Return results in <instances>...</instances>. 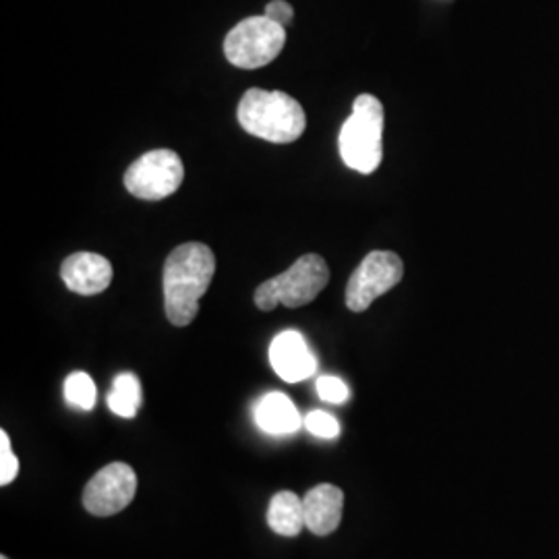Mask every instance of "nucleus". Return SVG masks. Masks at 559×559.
<instances>
[{
	"label": "nucleus",
	"mask_w": 559,
	"mask_h": 559,
	"mask_svg": "<svg viewBox=\"0 0 559 559\" xmlns=\"http://www.w3.org/2000/svg\"><path fill=\"white\" fill-rule=\"evenodd\" d=\"M60 278L75 295H100L112 282V263L98 253H73L62 261Z\"/></svg>",
	"instance_id": "obj_10"
},
{
	"label": "nucleus",
	"mask_w": 559,
	"mask_h": 559,
	"mask_svg": "<svg viewBox=\"0 0 559 559\" xmlns=\"http://www.w3.org/2000/svg\"><path fill=\"white\" fill-rule=\"evenodd\" d=\"M255 420L261 429L270 436H290L299 431L302 419H300L297 406L290 402L288 396L272 392L260 400L255 408Z\"/></svg>",
	"instance_id": "obj_12"
},
{
	"label": "nucleus",
	"mask_w": 559,
	"mask_h": 559,
	"mask_svg": "<svg viewBox=\"0 0 559 559\" xmlns=\"http://www.w3.org/2000/svg\"><path fill=\"white\" fill-rule=\"evenodd\" d=\"M20 473V460L13 454L7 431H0V485H11Z\"/></svg>",
	"instance_id": "obj_17"
},
{
	"label": "nucleus",
	"mask_w": 559,
	"mask_h": 559,
	"mask_svg": "<svg viewBox=\"0 0 559 559\" xmlns=\"http://www.w3.org/2000/svg\"><path fill=\"white\" fill-rule=\"evenodd\" d=\"M267 524L280 537H297L305 528V503L293 491H280L270 501Z\"/></svg>",
	"instance_id": "obj_13"
},
{
	"label": "nucleus",
	"mask_w": 559,
	"mask_h": 559,
	"mask_svg": "<svg viewBox=\"0 0 559 559\" xmlns=\"http://www.w3.org/2000/svg\"><path fill=\"white\" fill-rule=\"evenodd\" d=\"M270 362L280 378L288 383H299L318 371V359L307 340L295 330L282 332L274 338L270 346Z\"/></svg>",
	"instance_id": "obj_9"
},
{
	"label": "nucleus",
	"mask_w": 559,
	"mask_h": 559,
	"mask_svg": "<svg viewBox=\"0 0 559 559\" xmlns=\"http://www.w3.org/2000/svg\"><path fill=\"white\" fill-rule=\"evenodd\" d=\"M141 402L143 396L140 380L133 373H120L108 394L110 411L124 419H133L140 411Z\"/></svg>",
	"instance_id": "obj_14"
},
{
	"label": "nucleus",
	"mask_w": 559,
	"mask_h": 559,
	"mask_svg": "<svg viewBox=\"0 0 559 559\" xmlns=\"http://www.w3.org/2000/svg\"><path fill=\"white\" fill-rule=\"evenodd\" d=\"M96 383L83 373L75 371L64 381V399L71 406H78L81 411H92L96 406Z\"/></svg>",
	"instance_id": "obj_15"
},
{
	"label": "nucleus",
	"mask_w": 559,
	"mask_h": 559,
	"mask_svg": "<svg viewBox=\"0 0 559 559\" xmlns=\"http://www.w3.org/2000/svg\"><path fill=\"white\" fill-rule=\"evenodd\" d=\"M286 32L276 21L249 17L230 29L224 40V55L240 69H260L278 57Z\"/></svg>",
	"instance_id": "obj_5"
},
{
	"label": "nucleus",
	"mask_w": 559,
	"mask_h": 559,
	"mask_svg": "<svg viewBox=\"0 0 559 559\" xmlns=\"http://www.w3.org/2000/svg\"><path fill=\"white\" fill-rule=\"evenodd\" d=\"M330 282V267L320 255L309 253L295 261L284 274L265 280L255 290V305L261 311H274L278 305L288 309L305 307L318 299Z\"/></svg>",
	"instance_id": "obj_4"
},
{
	"label": "nucleus",
	"mask_w": 559,
	"mask_h": 559,
	"mask_svg": "<svg viewBox=\"0 0 559 559\" xmlns=\"http://www.w3.org/2000/svg\"><path fill=\"white\" fill-rule=\"evenodd\" d=\"M383 104L371 94H360L350 119L340 131V156L360 175L378 170L383 158Z\"/></svg>",
	"instance_id": "obj_3"
},
{
	"label": "nucleus",
	"mask_w": 559,
	"mask_h": 559,
	"mask_svg": "<svg viewBox=\"0 0 559 559\" xmlns=\"http://www.w3.org/2000/svg\"><path fill=\"white\" fill-rule=\"evenodd\" d=\"M216 272L214 251L203 242H185L164 263V309L166 318L185 328L198 318L200 300Z\"/></svg>",
	"instance_id": "obj_1"
},
{
	"label": "nucleus",
	"mask_w": 559,
	"mask_h": 559,
	"mask_svg": "<svg viewBox=\"0 0 559 559\" xmlns=\"http://www.w3.org/2000/svg\"><path fill=\"white\" fill-rule=\"evenodd\" d=\"M138 493V475L124 462H112L96 473L83 489V506L92 516H115Z\"/></svg>",
	"instance_id": "obj_8"
},
{
	"label": "nucleus",
	"mask_w": 559,
	"mask_h": 559,
	"mask_svg": "<svg viewBox=\"0 0 559 559\" xmlns=\"http://www.w3.org/2000/svg\"><path fill=\"white\" fill-rule=\"evenodd\" d=\"M318 394L330 404H344L350 396L348 385L334 376H323L318 380Z\"/></svg>",
	"instance_id": "obj_18"
},
{
	"label": "nucleus",
	"mask_w": 559,
	"mask_h": 559,
	"mask_svg": "<svg viewBox=\"0 0 559 559\" xmlns=\"http://www.w3.org/2000/svg\"><path fill=\"white\" fill-rule=\"evenodd\" d=\"M185 166L173 150H154L143 154L124 173V187L140 200L158 201L179 191Z\"/></svg>",
	"instance_id": "obj_6"
},
{
	"label": "nucleus",
	"mask_w": 559,
	"mask_h": 559,
	"mask_svg": "<svg viewBox=\"0 0 559 559\" xmlns=\"http://www.w3.org/2000/svg\"><path fill=\"white\" fill-rule=\"evenodd\" d=\"M0 559H7V558H0Z\"/></svg>",
	"instance_id": "obj_20"
},
{
	"label": "nucleus",
	"mask_w": 559,
	"mask_h": 559,
	"mask_svg": "<svg viewBox=\"0 0 559 559\" xmlns=\"http://www.w3.org/2000/svg\"><path fill=\"white\" fill-rule=\"evenodd\" d=\"M240 127L272 143H293L299 140L307 127V117L299 102L284 92L249 90L237 110Z\"/></svg>",
	"instance_id": "obj_2"
},
{
	"label": "nucleus",
	"mask_w": 559,
	"mask_h": 559,
	"mask_svg": "<svg viewBox=\"0 0 559 559\" xmlns=\"http://www.w3.org/2000/svg\"><path fill=\"white\" fill-rule=\"evenodd\" d=\"M404 276V263L392 251H373L353 272L346 286V307L355 313L367 311L373 300L392 290Z\"/></svg>",
	"instance_id": "obj_7"
},
{
	"label": "nucleus",
	"mask_w": 559,
	"mask_h": 559,
	"mask_svg": "<svg viewBox=\"0 0 559 559\" xmlns=\"http://www.w3.org/2000/svg\"><path fill=\"white\" fill-rule=\"evenodd\" d=\"M302 425L307 427V431L321 440H336L340 436V423L336 417H332L330 413L323 411H313L309 413Z\"/></svg>",
	"instance_id": "obj_16"
},
{
	"label": "nucleus",
	"mask_w": 559,
	"mask_h": 559,
	"mask_svg": "<svg viewBox=\"0 0 559 559\" xmlns=\"http://www.w3.org/2000/svg\"><path fill=\"white\" fill-rule=\"evenodd\" d=\"M293 15H295L293 7H290L288 2H284V0H274V2H270V4L265 7V17L276 21L282 27H284L288 21L293 20Z\"/></svg>",
	"instance_id": "obj_19"
},
{
	"label": "nucleus",
	"mask_w": 559,
	"mask_h": 559,
	"mask_svg": "<svg viewBox=\"0 0 559 559\" xmlns=\"http://www.w3.org/2000/svg\"><path fill=\"white\" fill-rule=\"evenodd\" d=\"M305 526L318 535L325 537L332 535L342 522V508H344V493L334 485H318L305 498Z\"/></svg>",
	"instance_id": "obj_11"
}]
</instances>
